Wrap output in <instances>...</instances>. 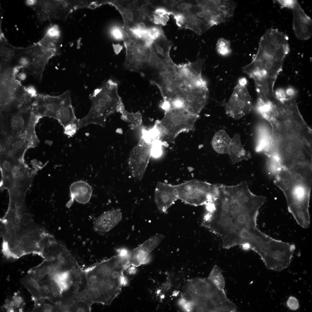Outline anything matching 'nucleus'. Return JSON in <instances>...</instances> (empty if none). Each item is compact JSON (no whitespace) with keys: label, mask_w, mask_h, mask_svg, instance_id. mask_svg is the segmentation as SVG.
I'll list each match as a JSON object with an SVG mask.
<instances>
[{"label":"nucleus","mask_w":312,"mask_h":312,"mask_svg":"<svg viewBox=\"0 0 312 312\" xmlns=\"http://www.w3.org/2000/svg\"><path fill=\"white\" fill-rule=\"evenodd\" d=\"M148 34L149 39L154 41L165 36L161 27L157 26L150 27L148 29Z\"/></svg>","instance_id":"nucleus-31"},{"label":"nucleus","mask_w":312,"mask_h":312,"mask_svg":"<svg viewBox=\"0 0 312 312\" xmlns=\"http://www.w3.org/2000/svg\"><path fill=\"white\" fill-rule=\"evenodd\" d=\"M18 125L17 120L15 119H13L11 122V125L14 128L16 127H17Z\"/></svg>","instance_id":"nucleus-45"},{"label":"nucleus","mask_w":312,"mask_h":312,"mask_svg":"<svg viewBox=\"0 0 312 312\" xmlns=\"http://www.w3.org/2000/svg\"><path fill=\"white\" fill-rule=\"evenodd\" d=\"M12 139H13L12 137H10L8 138V140L10 141L11 142L12 141Z\"/></svg>","instance_id":"nucleus-59"},{"label":"nucleus","mask_w":312,"mask_h":312,"mask_svg":"<svg viewBox=\"0 0 312 312\" xmlns=\"http://www.w3.org/2000/svg\"><path fill=\"white\" fill-rule=\"evenodd\" d=\"M182 1L179 2L177 5L178 11L180 12L186 9L190 10L194 5L192 3Z\"/></svg>","instance_id":"nucleus-38"},{"label":"nucleus","mask_w":312,"mask_h":312,"mask_svg":"<svg viewBox=\"0 0 312 312\" xmlns=\"http://www.w3.org/2000/svg\"><path fill=\"white\" fill-rule=\"evenodd\" d=\"M39 273L40 275L44 276L46 274L47 272L44 269H42L40 270Z\"/></svg>","instance_id":"nucleus-47"},{"label":"nucleus","mask_w":312,"mask_h":312,"mask_svg":"<svg viewBox=\"0 0 312 312\" xmlns=\"http://www.w3.org/2000/svg\"><path fill=\"white\" fill-rule=\"evenodd\" d=\"M17 121L18 124L19 125L22 126L24 125V120L22 117L21 116L18 117L17 118Z\"/></svg>","instance_id":"nucleus-44"},{"label":"nucleus","mask_w":312,"mask_h":312,"mask_svg":"<svg viewBox=\"0 0 312 312\" xmlns=\"http://www.w3.org/2000/svg\"><path fill=\"white\" fill-rule=\"evenodd\" d=\"M312 174L311 164H301L289 168L281 167L274 181L285 197L288 211L304 228H308L310 223L309 207Z\"/></svg>","instance_id":"nucleus-3"},{"label":"nucleus","mask_w":312,"mask_h":312,"mask_svg":"<svg viewBox=\"0 0 312 312\" xmlns=\"http://www.w3.org/2000/svg\"><path fill=\"white\" fill-rule=\"evenodd\" d=\"M256 107L262 117L270 122L274 121L280 115L276 99L273 100H257Z\"/></svg>","instance_id":"nucleus-21"},{"label":"nucleus","mask_w":312,"mask_h":312,"mask_svg":"<svg viewBox=\"0 0 312 312\" xmlns=\"http://www.w3.org/2000/svg\"><path fill=\"white\" fill-rule=\"evenodd\" d=\"M113 47L115 53L118 54L122 49V46L119 44H113Z\"/></svg>","instance_id":"nucleus-41"},{"label":"nucleus","mask_w":312,"mask_h":312,"mask_svg":"<svg viewBox=\"0 0 312 312\" xmlns=\"http://www.w3.org/2000/svg\"><path fill=\"white\" fill-rule=\"evenodd\" d=\"M33 286L36 289H38L39 287V284L37 283H35L34 284Z\"/></svg>","instance_id":"nucleus-53"},{"label":"nucleus","mask_w":312,"mask_h":312,"mask_svg":"<svg viewBox=\"0 0 312 312\" xmlns=\"http://www.w3.org/2000/svg\"><path fill=\"white\" fill-rule=\"evenodd\" d=\"M178 199L176 185L157 182L155 189L154 200L157 208L160 212H166Z\"/></svg>","instance_id":"nucleus-15"},{"label":"nucleus","mask_w":312,"mask_h":312,"mask_svg":"<svg viewBox=\"0 0 312 312\" xmlns=\"http://www.w3.org/2000/svg\"><path fill=\"white\" fill-rule=\"evenodd\" d=\"M78 122L79 121L77 122L69 124L64 127V133L69 137L73 136L79 129Z\"/></svg>","instance_id":"nucleus-33"},{"label":"nucleus","mask_w":312,"mask_h":312,"mask_svg":"<svg viewBox=\"0 0 312 312\" xmlns=\"http://www.w3.org/2000/svg\"><path fill=\"white\" fill-rule=\"evenodd\" d=\"M56 119L64 126L78 122L72 105L70 92H64V97L60 103L56 113Z\"/></svg>","instance_id":"nucleus-18"},{"label":"nucleus","mask_w":312,"mask_h":312,"mask_svg":"<svg viewBox=\"0 0 312 312\" xmlns=\"http://www.w3.org/2000/svg\"><path fill=\"white\" fill-rule=\"evenodd\" d=\"M117 82L110 79L94 90L90 95L91 106L88 114L79 120V129L90 124L105 126L108 117L116 111L125 110L118 92Z\"/></svg>","instance_id":"nucleus-5"},{"label":"nucleus","mask_w":312,"mask_h":312,"mask_svg":"<svg viewBox=\"0 0 312 312\" xmlns=\"http://www.w3.org/2000/svg\"><path fill=\"white\" fill-rule=\"evenodd\" d=\"M165 237L164 235L156 234L150 237L138 247L129 251V265L138 266L147 262L149 254L156 248Z\"/></svg>","instance_id":"nucleus-14"},{"label":"nucleus","mask_w":312,"mask_h":312,"mask_svg":"<svg viewBox=\"0 0 312 312\" xmlns=\"http://www.w3.org/2000/svg\"><path fill=\"white\" fill-rule=\"evenodd\" d=\"M176 69L170 72H157L150 80L151 84L158 88L164 101L169 99L183 83Z\"/></svg>","instance_id":"nucleus-11"},{"label":"nucleus","mask_w":312,"mask_h":312,"mask_svg":"<svg viewBox=\"0 0 312 312\" xmlns=\"http://www.w3.org/2000/svg\"><path fill=\"white\" fill-rule=\"evenodd\" d=\"M205 62L204 59L199 58L192 62L177 65L176 71L184 83L191 88L207 86L201 75Z\"/></svg>","instance_id":"nucleus-12"},{"label":"nucleus","mask_w":312,"mask_h":312,"mask_svg":"<svg viewBox=\"0 0 312 312\" xmlns=\"http://www.w3.org/2000/svg\"><path fill=\"white\" fill-rule=\"evenodd\" d=\"M187 293L191 297L195 293V292L194 291L189 289H188Z\"/></svg>","instance_id":"nucleus-50"},{"label":"nucleus","mask_w":312,"mask_h":312,"mask_svg":"<svg viewBox=\"0 0 312 312\" xmlns=\"http://www.w3.org/2000/svg\"><path fill=\"white\" fill-rule=\"evenodd\" d=\"M289 51L288 46L276 39L260 38L255 57L242 68L254 80L258 98L271 99L275 97L274 84Z\"/></svg>","instance_id":"nucleus-2"},{"label":"nucleus","mask_w":312,"mask_h":312,"mask_svg":"<svg viewBox=\"0 0 312 312\" xmlns=\"http://www.w3.org/2000/svg\"><path fill=\"white\" fill-rule=\"evenodd\" d=\"M70 198L66 204L68 208L71 206L74 200L82 204L88 203L92 193L91 186L87 182L82 180L72 183L70 187Z\"/></svg>","instance_id":"nucleus-19"},{"label":"nucleus","mask_w":312,"mask_h":312,"mask_svg":"<svg viewBox=\"0 0 312 312\" xmlns=\"http://www.w3.org/2000/svg\"><path fill=\"white\" fill-rule=\"evenodd\" d=\"M173 45L172 42L168 40L165 36L155 40L152 47L157 54L166 60L171 58L170 52Z\"/></svg>","instance_id":"nucleus-25"},{"label":"nucleus","mask_w":312,"mask_h":312,"mask_svg":"<svg viewBox=\"0 0 312 312\" xmlns=\"http://www.w3.org/2000/svg\"><path fill=\"white\" fill-rule=\"evenodd\" d=\"M293 15V28L296 36L299 39L306 40L312 35V21L296 2L292 9Z\"/></svg>","instance_id":"nucleus-16"},{"label":"nucleus","mask_w":312,"mask_h":312,"mask_svg":"<svg viewBox=\"0 0 312 312\" xmlns=\"http://www.w3.org/2000/svg\"><path fill=\"white\" fill-rule=\"evenodd\" d=\"M5 108V105L3 103L1 102L0 106V111L2 112L4 111Z\"/></svg>","instance_id":"nucleus-49"},{"label":"nucleus","mask_w":312,"mask_h":312,"mask_svg":"<svg viewBox=\"0 0 312 312\" xmlns=\"http://www.w3.org/2000/svg\"><path fill=\"white\" fill-rule=\"evenodd\" d=\"M231 42L229 40L223 38L218 39L217 42L216 50L218 54L223 56H226L231 53Z\"/></svg>","instance_id":"nucleus-29"},{"label":"nucleus","mask_w":312,"mask_h":312,"mask_svg":"<svg viewBox=\"0 0 312 312\" xmlns=\"http://www.w3.org/2000/svg\"><path fill=\"white\" fill-rule=\"evenodd\" d=\"M285 95L287 99H294L297 94V91L292 87H288L285 89Z\"/></svg>","instance_id":"nucleus-37"},{"label":"nucleus","mask_w":312,"mask_h":312,"mask_svg":"<svg viewBox=\"0 0 312 312\" xmlns=\"http://www.w3.org/2000/svg\"><path fill=\"white\" fill-rule=\"evenodd\" d=\"M172 13L173 11H169L163 7H157L151 14L149 20L155 24L165 26Z\"/></svg>","instance_id":"nucleus-26"},{"label":"nucleus","mask_w":312,"mask_h":312,"mask_svg":"<svg viewBox=\"0 0 312 312\" xmlns=\"http://www.w3.org/2000/svg\"><path fill=\"white\" fill-rule=\"evenodd\" d=\"M208 279L218 289L224 290L225 280L220 268L216 265L214 267Z\"/></svg>","instance_id":"nucleus-28"},{"label":"nucleus","mask_w":312,"mask_h":312,"mask_svg":"<svg viewBox=\"0 0 312 312\" xmlns=\"http://www.w3.org/2000/svg\"><path fill=\"white\" fill-rule=\"evenodd\" d=\"M112 4L121 15L124 22L123 27L125 28L129 29L138 22L145 20L147 18L143 10L127 9L119 5L116 1Z\"/></svg>","instance_id":"nucleus-20"},{"label":"nucleus","mask_w":312,"mask_h":312,"mask_svg":"<svg viewBox=\"0 0 312 312\" xmlns=\"http://www.w3.org/2000/svg\"><path fill=\"white\" fill-rule=\"evenodd\" d=\"M51 291H52V293H53H53H55V292H57V289H56V288H53V289H52V290H51Z\"/></svg>","instance_id":"nucleus-54"},{"label":"nucleus","mask_w":312,"mask_h":312,"mask_svg":"<svg viewBox=\"0 0 312 312\" xmlns=\"http://www.w3.org/2000/svg\"><path fill=\"white\" fill-rule=\"evenodd\" d=\"M14 303L13 302H12V301L11 302H10V307H13V306H14Z\"/></svg>","instance_id":"nucleus-56"},{"label":"nucleus","mask_w":312,"mask_h":312,"mask_svg":"<svg viewBox=\"0 0 312 312\" xmlns=\"http://www.w3.org/2000/svg\"><path fill=\"white\" fill-rule=\"evenodd\" d=\"M17 76L18 79L21 81H24L26 78V75L24 72H22L18 73Z\"/></svg>","instance_id":"nucleus-43"},{"label":"nucleus","mask_w":312,"mask_h":312,"mask_svg":"<svg viewBox=\"0 0 312 312\" xmlns=\"http://www.w3.org/2000/svg\"><path fill=\"white\" fill-rule=\"evenodd\" d=\"M125 32V28L120 26L115 25L112 27L110 31L112 37L118 41L123 40Z\"/></svg>","instance_id":"nucleus-32"},{"label":"nucleus","mask_w":312,"mask_h":312,"mask_svg":"<svg viewBox=\"0 0 312 312\" xmlns=\"http://www.w3.org/2000/svg\"><path fill=\"white\" fill-rule=\"evenodd\" d=\"M24 146V143L22 141L19 140L16 141L15 143V147L17 150H20L22 149Z\"/></svg>","instance_id":"nucleus-42"},{"label":"nucleus","mask_w":312,"mask_h":312,"mask_svg":"<svg viewBox=\"0 0 312 312\" xmlns=\"http://www.w3.org/2000/svg\"><path fill=\"white\" fill-rule=\"evenodd\" d=\"M121 114V119L130 123L132 129L136 128L141 125L142 122V116L139 112L132 113L125 110Z\"/></svg>","instance_id":"nucleus-27"},{"label":"nucleus","mask_w":312,"mask_h":312,"mask_svg":"<svg viewBox=\"0 0 312 312\" xmlns=\"http://www.w3.org/2000/svg\"><path fill=\"white\" fill-rule=\"evenodd\" d=\"M152 145V143L142 136L130 153L128 167L132 176L138 180L140 181L143 178L151 156Z\"/></svg>","instance_id":"nucleus-9"},{"label":"nucleus","mask_w":312,"mask_h":312,"mask_svg":"<svg viewBox=\"0 0 312 312\" xmlns=\"http://www.w3.org/2000/svg\"><path fill=\"white\" fill-rule=\"evenodd\" d=\"M188 289L193 290L195 291L194 287V284L192 283L190 284L188 286Z\"/></svg>","instance_id":"nucleus-51"},{"label":"nucleus","mask_w":312,"mask_h":312,"mask_svg":"<svg viewBox=\"0 0 312 312\" xmlns=\"http://www.w3.org/2000/svg\"><path fill=\"white\" fill-rule=\"evenodd\" d=\"M215 198L207 205L202 226L221 237L224 248L248 249L260 230L257 219L266 198L253 194L244 181L234 186L217 185Z\"/></svg>","instance_id":"nucleus-1"},{"label":"nucleus","mask_w":312,"mask_h":312,"mask_svg":"<svg viewBox=\"0 0 312 312\" xmlns=\"http://www.w3.org/2000/svg\"><path fill=\"white\" fill-rule=\"evenodd\" d=\"M32 138V135L31 134H27L25 136L26 139L27 140H30Z\"/></svg>","instance_id":"nucleus-52"},{"label":"nucleus","mask_w":312,"mask_h":312,"mask_svg":"<svg viewBox=\"0 0 312 312\" xmlns=\"http://www.w3.org/2000/svg\"><path fill=\"white\" fill-rule=\"evenodd\" d=\"M279 4L281 8H287L292 9L297 2L296 0L274 1Z\"/></svg>","instance_id":"nucleus-36"},{"label":"nucleus","mask_w":312,"mask_h":312,"mask_svg":"<svg viewBox=\"0 0 312 312\" xmlns=\"http://www.w3.org/2000/svg\"><path fill=\"white\" fill-rule=\"evenodd\" d=\"M23 88L24 91L32 98L36 97L38 95L36 88L32 86L24 87Z\"/></svg>","instance_id":"nucleus-39"},{"label":"nucleus","mask_w":312,"mask_h":312,"mask_svg":"<svg viewBox=\"0 0 312 312\" xmlns=\"http://www.w3.org/2000/svg\"><path fill=\"white\" fill-rule=\"evenodd\" d=\"M183 14L184 18L181 29H189L198 35L202 34L207 30L203 22L193 15L190 12Z\"/></svg>","instance_id":"nucleus-24"},{"label":"nucleus","mask_w":312,"mask_h":312,"mask_svg":"<svg viewBox=\"0 0 312 312\" xmlns=\"http://www.w3.org/2000/svg\"><path fill=\"white\" fill-rule=\"evenodd\" d=\"M287 304L288 307L292 310H296L299 307L298 300L293 296L290 297L288 299Z\"/></svg>","instance_id":"nucleus-35"},{"label":"nucleus","mask_w":312,"mask_h":312,"mask_svg":"<svg viewBox=\"0 0 312 312\" xmlns=\"http://www.w3.org/2000/svg\"><path fill=\"white\" fill-rule=\"evenodd\" d=\"M181 1V0H166L163 1L164 3L169 8H173Z\"/></svg>","instance_id":"nucleus-40"},{"label":"nucleus","mask_w":312,"mask_h":312,"mask_svg":"<svg viewBox=\"0 0 312 312\" xmlns=\"http://www.w3.org/2000/svg\"><path fill=\"white\" fill-rule=\"evenodd\" d=\"M127 265L126 259L117 255L85 270L87 289L99 303L109 305L119 294Z\"/></svg>","instance_id":"nucleus-4"},{"label":"nucleus","mask_w":312,"mask_h":312,"mask_svg":"<svg viewBox=\"0 0 312 312\" xmlns=\"http://www.w3.org/2000/svg\"><path fill=\"white\" fill-rule=\"evenodd\" d=\"M44 308L47 311H50L52 307L50 304H46L44 306Z\"/></svg>","instance_id":"nucleus-48"},{"label":"nucleus","mask_w":312,"mask_h":312,"mask_svg":"<svg viewBox=\"0 0 312 312\" xmlns=\"http://www.w3.org/2000/svg\"><path fill=\"white\" fill-rule=\"evenodd\" d=\"M43 288L44 289L48 288L47 287L46 285L44 286Z\"/></svg>","instance_id":"nucleus-61"},{"label":"nucleus","mask_w":312,"mask_h":312,"mask_svg":"<svg viewBox=\"0 0 312 312\" xmlns=\"http://www.w3.org/2000/svg\"><path fill=\"white\" fill-rule=\"evenodd\" d=\"M151 149V155L155 157H159L162 153V143L159 141L153 143Z\"/></svg>","instance_id":"nucleus-34"},{"label":"nucleus","mask_w":312,"mask_h":312,"mask_svg":"<svg viewBox=\"0 0 312 312\" xmlns=\"http://www.w3.org/2000/svg\"><path fill=\"white\" fill-rule=\"evenodd\" d=\"M231 138L224 130H219L214 135L212 141L213 148L217 153L228 154L231 144Z\"/></svg>","instance_id":"nucleus-23"},{"label":"nucleus","mask_w":312,"mask_h":312,"mask_svg":"<svg viewBox=\"0 0 312 312\" xmlns=\"http://www.w3.org/2000/svg\"><path fill=\"white\" fill-rule=\"evenodd\" d=\"M178 293L179 292L178 291H176L175 292H173V296H176Z\"/></svg>","instance_id":"nucleus-58"},{"label":"nucleus","mask_w":312,"mask_h":312,"mask_svg":"<svg viewBox=\"0 0 312 312\" xmlns=\"http://www.w3.org/2000/svg\"><path fill=\"white\" fill-rule=\"evenodd\" d=\"M151 47L147 46L144 41L140 40L133 47L125 48L124 63L125 68L131 71L139 72L148 67L151 55Z\"/></svg>","instance_id":"nucleus-10"},{"label":"nucleus","mask_w":312,"mask_h":312,"mask_svg":"<svg viewBox=\"0 0 312 312\" xmlns=\"http://www.w3.org/2000/svg\"><path fill=\"white\" fill-rule=\"evenodd\" d=\"M122 218V213L119 209L105 211L94 220L93 229L97 233L104 235L118 225Z\"/></svg>","instance_id":"nucleus-17"},{"label":"nucleus","mask_w":312,"mask_h":312,"mask_svg":"<svg viewBox=\"0 0 312 312\" xmlns=\"http://www.w3.org/2000/svg\"><path fill=\"white\" fill-rule=\"evenodd\" d=\"M45 291L47 293L49 292V290L48 288L44 289Z\"/></svg>","instance_id":"nucleus-60"},{"label":"nucleus","mask_w":312,"mask_h":312,"mask_svg":"<svg viewBox=\"0 0 312 312\" xmlns=\"http://www.w3.org/2000/svg\"><path fill=\"white\" fill-rule=\"evenodd\" d=\"M15 298V296H13V297H12V298H13V299H14V298Z\"/></svg>","instance_id":"nucleus-62"},{"label":"nucleus","mask_w":312,"mask_h":312,"mask_svg":"<svg viewBox=\"0 0 312 312\" xmlns=\"http://www.w3.org/2000/svg\"><path fill=\"white\" fill-rule=\"evenodd\" d=\"M179 199L196 206L207 205L216 196L217 185L197 180L187 181L176 185Z\"/></svg>","instance_id":"nucleus-7"},{"label":"nucleus","mask_w":312,"mask_h":312,"mask_svg":"<svg viewBox=\"0 0 312 312\" xmlns=\"http://www.w3.org/2000/svg\"><path fill=\"white\" fill-rule=\"evenodd\" d=\"M53 295L54 297H56L58 296V294L57 292H55L53 294Z\"/></svg>","instance_id":"nucleus-55"},{"label":"nucleus","mask_w":312,"mask_h":312,"mask_svg":"<svg viewBox=\"0 0 312 312\" xmlns=\"http://www.w3.org/2000/svg\"><path fill=\"white\" fill-rule=\"evenodd\" d=\"M164 111L163 118L156 121L153 126L158 140L163 145L174 143L176 138L182 132L194 130L199 116L183 109H170Z\"/></svg>","instance_id":"nucleus-6"},{"label":"nucleus","mask_w":312,"mask_h":312,"mask_svg":"<svg viewBox=\"0 0 312 312\" xmlns=\"http://www.w3.org/2000/svg\"><path fill=\"white\" fill-rule=\"evenodd\" d=\"M129 270V272L130 274H134L136 272V269L135 268V267L132 266Z\"/></svg>","instance_id":"nucleus-46"},{"label":"nucleus","mask_w":312,"mask_h":312,"mask_svg":"<svg viewBox=\"0 0 312 312\" xmlns=\"http://www.w3.org/2000/svg\"><path fill=\"white\" fill-rule=\"evenodd\" d=\"M45 298H44V297H41L40 298L39 300H40V301H44L45 300Z\"/></svg>","instance_id":"nucleus-57"},{"label":"nucleus","mask_w":312,"mask_h":312,"mask_svg":"<svg viewBox=\"0 0 312 312\" xmlns=\"http://www.w3.org/2000/svg\"><path fill=\"white\" fill-rule=\"evenodd\" d=\"M181 87L184 95L185 110L199 116L208 99L207 86L191 88L183 84Z\"/></svg>","instance_id":"nucleus-13"},{"label":"nucleus","mask_w":312,"mask_h":312,"mask_svg":"<svg viewBox=\"0 0 312 312\" xmlns=\"http://www.w3.org/2000/svg\"><path fill=\"white\" fill-rule=\"evenodd\" d=\"M124 28L125 32L123 41L125 47V48L133 47L138 43L140 39L130 29Z\"/></svg>","instance_id":"nucleus-30"},{"label":"nucleus","mask_w":312,"mask_h":312,"mask_svg":"<svg viewBox=\"0 0 312 312\" xmlns=\"http://www.w3.org/2000/svg\"><path fill=\"white\" fill-rule=\"evenodd\" d=\"M247 81L239 79L225 106L227 116L239 119L248 114L252 108V99L246 87Z\"/></svg>","instance_id":"nucleus-8"},{"label":"nucleus","mask_w":312,"mask_h":312,"mask_svg":"<svg viewBox=\"0 0 312 312\" xmlns=\"http://www.w3.org/2000/svg\"><path fill=\"white\" fill-rule=\"evenodd\" d=\"M232 164H235L251 157L250 152L246 151L242 145L239 133L234 134L231 138V143L229 154Z\"/></svg>","instance_id":"nucleus-22"}]
</instances>
